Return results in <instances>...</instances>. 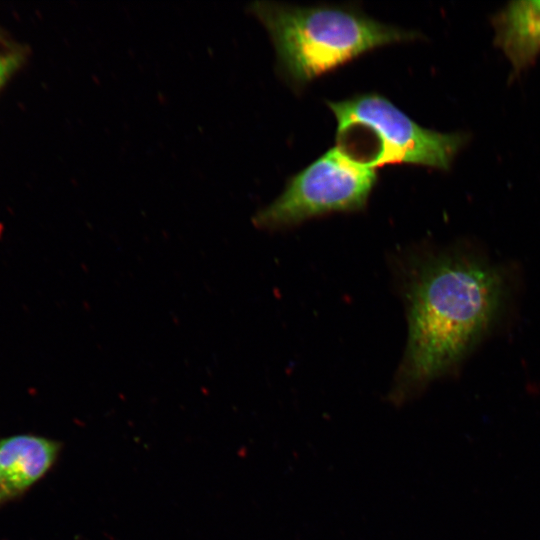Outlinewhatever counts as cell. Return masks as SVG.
Segmentation results:
<instances>
[{
    "mask_svg": "<svg viewBox=\"0 0 540 540\" xmlns=\"http://www.w3.org/2000/svg\"><path fill=\"white\" fill-rule=\"evenodd\" d=\"M407 272L408 340L395 402L459 365L498 320L508 288L499 266L459 249L421 256Z\"/></svg>",
    "mask_w": 540,
    "mask_h": 540,
    "instance_id": "cell-1",
    "label": "cell"
},
{
    "mask_svg": "<svg viewBox=\"0 0 540 540\" xmlns=\"http://www.w3.org/2000/svg\"><path fill=\"white\" fill-rule=\"evenodd\" d=\"M284 78L301 86L380 46L410 41L416 32L381 23L356 7L257 2Z\"/></svg>",
    "mask_w": 540,
    "mask_h": 540,
    "instance_id": "cell-2",
    "label": "cell"
},
{
    "mask_svg": "<svg viewBox=\"0 0 540 540\" xmlns=\"http://www.w3.org/2000/svg\"><path fill=\"white\" fill-rule=\"evenodd\" d=\"M337 122L336 141L365 136L372 148L363 163L376 169L413 164L447 170L466 141L462 133H442L418 125L383 95L370 92L327 101Z\"/></svg>",
    "mask_w": 540,
    "mask_h": 540,
    "instance_id": "cell-3",
    "label": "cell"
},
{
    "mask_svg": "<svg viewBox=\"0 0 540 540\" xmlns=\"http://www.w3.org/2000/svg\"><path fill=\"white\" fill-rule=\"evenodd\" d=\"M376 182V169L336 145L290 177L284 191L259 211L254 223L278 229L331 212L361 210Z\"/></svg>",
    "mask_w": 540,
    "mask_h": 540,
    "instance_id": "cell-4",
    "label": "cell"
},
{
    "mask_svg": "<svg viewBox=\"0 0 540 540\" xmlns=\"http://www.w3.org/2000/svg\"><path fill=\"white\" fill-rule=\"evenodd\" d=\"M58 441L35 435H16L0 441V488L5 500L24 493L55 464Z\"/></svg>",
    "mask_w": 540,
    "mask_h": 540,
    "instance_id": "cell-5",
    "label": "cell"
},
{
    "mask_svg": "<svg viewBox=\"0 0 540 540\" xmlns=\"http://www.w3.org/2000/svg\"><path fill=\"white\" fill-rule=\"evenodd\" d=\"M495 25L500 47L517 68L540 52V1L511 3Z\"/></svg>",
    "mask_w": 540,
    "mask_h": 540,
    "instance_id": "cell-6",
    "label": "cell"
},
{
    "mask_svg": "<svg viewBox=\"0 0 540 540\" xmlns=\"http://www.w3.org/2000/svg\"><path fill=\"white\" fill-rule=\"evenodd\" d=\"M16 65V59L12 55L0 54V87L9 77Z\"/></svg>",
    "mask_w": 540,
    "mask_h": 540,
    "instance_id": "cell-7",
    "label": "cell"
},
{
    "mask_svg": "<svg viewBox=\"0 0 540 540\" xmlns=\"http://www.w3.org/2000/svg\"><path fill=\"white\" fill-rule=\"evenodd\" d=\"M3 501H5V497H4V495L2 493V490L0 488V503L3 502Z\"/></svg>",
    "mask_w": 540,
    "mask_h": 540,
    "instance_id": "cell-8",
    "label": "cell"
}]
</instances>
